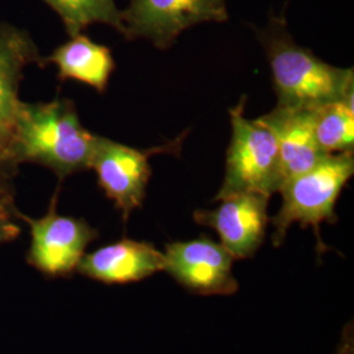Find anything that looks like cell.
<instances>
[{
    "label": "cell",
    "instance_id": "obj_15",
    "mask_svg": "<svg viewBox=\"0 0 354 354\" xmlns=\"http://www.w3.org/2000/svg\"><path fill=\"white\" fill-rule=\"evenodd\" d=\"M314 129L317 143L326 153L353 150V102H332L317 109Z\"/></svg>",
    "mask_w": 354,
    "mask_h": 354
},
{
    "label": "cell",
    "instance_id": "obj_1",
    "mask_svg": "<svg viewBox=\"0 0 354 354\" xmlns=\"http://www.w3.org/2000/svg\"><path fill=\"white\" fill-rule=\"evenodd\" d=\"M259 38L270 64L277 106L317 111L332 102H353V68L330 66L297 45L282 19L273 17Z\"/></svg>",
    "mask_w": 354,
    "mask_h": 354
},
{
    "label": "cell",
    "instance_id": "obj_2",
    "mask_svg": "<svg viewBox=\"0 0 354 354\" xmlns=\"http://www.w3.org/2000/svg\"><path fill=\"white\" fill-rule=\"evenodd\" d=\"M97 136L82 125L70 99L26 102L19 130V153L23 163L51 169L59 180L91 168Z\"/></svg>",
    "mask_w": 354,
    "mask_h": 354
},
{
    "label": "cell",
    "instance_id": "obj_13",
    "mask_svg": "<svg viewBox=\"0 0 354 354\" xmlns=\"http://www.w3.org/2000/svg\"><path fill=\"white\" fill-rule=\"evenodd\" d=\"M50 64L58 67L61 82H80L102 93L108 88L109 77L115 68L111 50L82 33L70 37L49 57L42 58L44 67Z\"/></svg>",
    "mask_w": 354,
    "mask_h": 354
},
{
    "label": "cell",
    "instance_id": "obj_8",
    "mask_svg": "<svg viewBox=\"0 0 354 354\" xmlns=\"http://www.w3.org/2000/svg\"><path fill=\"white\" fill-rule=\"evenodd\" d=\"M124 37L146 38L158 49H168L188 28L225 23L226 0H131L121 11Z\"/></svg>",
    "mask_w": 354,
    "mask_h": 354
},
{
    "label": "cell",
    "instance_id": "obj_12",
    "mask_svg": "<svg viewBox=\"0 0 354 354\" xmlns=\"http://www.w3.org/2000/svg\"><path fill=\"white\" fill-rule=\"evenodd\" d=\"M314 112L276 106L272 112L261 115L277 138L282 185L292 177L310 171L329 155L317 143Z\"/></svg>",
    "mask_w": 354,
    "mask_h": 354
},
{
    "label": "cell",
    "instance_id": "obj_9",
    "mask_svg": "<svg viewBox=\"0 0 354 354\" xmlns=\"http://www.w3.org/2000/svg\"><path fill=\"white\" fill-rule=\"evenodd\" d=\"M165 272L184 289L200 295H232L239 282L232 272L234 257L207 235L165 245Z\"/></svg>",
    "mask_w": 354,
    "mask_h": 354
},
{
    "label": "cell",
    "instance_id": "obj_16",
    "mask_svg": "<svg viewBox=\"0 0 354 354\" xmlns=\"http://www.w3.org/2000/svg\"><path fill=\"white\" fill-rule=\"evenodd\" d=\"M23 230L13 222L12 218L0 215V245L15 241L20 235Z\"/></svg>",
    "mask_w": 354,
    "mask_h": 354
},
{
    "label": "cell",
    "instance_id": "obj_4",
    "mask_svg": "<svg viewBox=\"0 0 354 354\" xmlns=\"http://www.w3.org/2000/svg\"><path fill=\"white\" fill-rule=\"evenodd\" d=\"M354 174V153H329L310 171L288 180L279 190L282 203L272 218V243L279 247L294 223L302 228L313 227L317 236L319 254L328 247L322 241V223H336V203Z\"/></svg>",
    "mask_w": 354,
    "mask_h": 354
},
{
    "label": "cell",
    "instance_id": "obj_17",
    "mask_svg": "<svg viewBox=\"0 0 354 354\" xmlns=\"http://www.w3.org/2000/svg\"><path fill=\"white\" fill-rule=\"evenodd\" d=\"M333 354H354V332L353 324H346L342 335L340 344Z\"/></svg>",
    "mask_w": 354,
    "mask_h": 354
},
{
    "label": "cell",
    "instance_id": "obj_7",
    "mask_svg": "<svg viewBox=\"0 0 354 354\" xmlns=\"http://www.w3.org/2000/svg\"><path fill=\"white\" fill-rule=\"evenodd\" d=\"M187 133L165 146L138 150L97 136L91 160L97 184L105 196L127 222L131 213L140 209L146 198V189L151 178L150 158L155 153L178 151Z\"/></svg>",
    "mask_w": 354,
    "mask_h": 354
},
{
    "label": "cell",
    "instance_id": "obj_3",
    "mask_svg": "<svg viewBox=\"0 0 354 354\" xmlns=\"http://www.w3.org/2000/svg\"><path fill=\"white\" fill-rule=\"evenodd\" d=\"M37 45L30 35L17 26L0 23V215L16 219L15 180L21 165L19 130L23 108L20 84L30 64L44 68Z\"/></svg>",
    "mask_w": 354,
    "mask_h": 354
},
{
    "label": "cell",
    "instance_id": "obj_5",
    "mask_svg": "<svg viewBox=\"0 0 354 354\" xmlns=\"http://www.w3.org/2000/svg\"><path fill=\"white\" fill-rule=\"evenodd\" d=\"M245 102V97H241L239 104L230 109L231 143L225 178L214 201L239 193H260L270 197L282 185L276 134L263 117L248 120L244 115Z\"/></svg>",
    "mask_w": 354,
    "mask_h": 354
},
{
    "label": "cell",
    "instance_id": "obj_11",
    "mask_svg": "<svg viewBox=\"0 0 354 354\" xmlns=\"http://www.w3.org/2000/svg\"><path fill=\"white\" fill-rule=\"evenodd\" d=\"M165 253L152 243L124 238L84 253L76 272L105 285H127L165 272Z\"/></svg>",
    "mask_w": 354,
    "mask_h": 354
},
{
    "label": "cell",
    "instance_id": "obj_6",
    "mask_svg": "<svg viewBox=\"0 0 354 354\" xmlns=\"http://www.w3.org/2000/svg\"><path fill=\"white\" fill-rule=\"evenodd\" d=\"M59 187L51 197L48 213L30 218L19 212L16 219L24 221L30 231L26 263L46 279H70L99 231L83 218L61 215L57 210Z\"/></svg>",
    "mask_w": 354,
    "mask_h": 354
},
{
    "label": "cell",
    "instance_id": "obj_10",
    "mask_svg": "<svg viewBox=\"0 0 354 354\" xmlns=\"http://www.w3.org/2000/svg\"><path fill=\"white\" fill-rule=\"evenodd\" d=\"M269 198L260 193L234 194L219 200L214 209L196 210L193 219L213 228L234 260L251 259L266 239Z\"/></svg>",
    "mask_w": 354,
    "mask_h": 354
},
{
    "label": "cell",
    "instance_id": "obj_14",
    "mask_svg": "<svg viewBox=\"0 0 354 354\" xmlns=\"http://www.w3.org/2000/svg\"><path fill=\"white\" fill-rule=\"evenodd\" d=\"M61 17L70 37L92 24H106L124 36L121 11L114 0H44Z\"/></svg>",
    "mask_w": 354,
    "mask_h": 354
}]
</instances>
